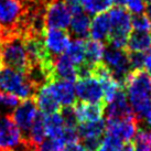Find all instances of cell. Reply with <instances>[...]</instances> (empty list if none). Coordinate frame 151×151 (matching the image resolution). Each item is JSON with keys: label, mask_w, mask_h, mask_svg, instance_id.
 I'll return each mask as SVG.
<instances>
[{"label": "cell", "mask_w": 151, "mask_h": 151, "mask_svg": "<svg viewBox=\"0 0 151 151\" xmlns=\"http://www.w3.org/2000/svg\"><path fill=\"white\" fill-rule=\"evenodd\" d=\"M122 86L136 117L147 118L151 115V78L145 70H131L122 80Z\"/></svg>", "instance_id": "1"}, {"label": "cell", "mask_w": 151, "mask_h": 151, "mask_svg": "<svg viewBox=\"0 0 151 151\" xmlns=\"http://www.w3.org/2000/svg\"><path fill=\"white\" fill-rule=\"evenodd\" d=\"M0 64L24 74L31 72L32 66L21 34H12L1 39Z\"/></svg>", "instance_id": "2"}, {"label": "cell", "mask_w": 151, "mask_h": 151, "mask_svg": "<svg viewBox=\"0 0 151 151\" xmlns=\"http://www.w3.org/2000/svg\"><path fill=\"white\" fill-rule=\"evenodd\" d=\"M38 89L39 87L31 81L28 74L0 65V92L8 93L24 101L33 97Z\"/></svg>", "instance_id": "3"}, {"label": "cell", "mask_w": 151, "mask_h": 151, "mask_svg": "<svg viewBox=\"0 0 151 151\" xmlns=\"http://www.w3.org/2000/svg\"><path fill=\"white\" fill-rule=\"evenodd\" d=\"M30 7L20 0H0V40L20 34V28Z\"/></svg>", "instance_id": "4"}, {"label": "cell", "mask_w": 151, "mask_h": 151, "mask_svg": "<svg viewBox=\"0 0 151 151\" xmlns=\"http://www.w3.org/2000/svg\"><path fill=\"white\" fill-rule=\"evenodd\" d=\"M110 21V33L107 39L109 46L126 49L127 41L132 31L131 17L126 9L115 7L108 13Z\"/></svg>", "instance_id": "5"}, {"label": "cell", "mask_w": 151, "mask_h": 151, "mask_svg": "<svg viewBox=\"0 0 151 151\" xmlns=\"http://www.w3.org/2000/svg\"><path fill=\"white\" fill-rule=\"evenodd\" d=\"M103 64L120 83L131 71L128 51L126 49H117L113 46L105 49L103 55Z\"/></svg>", "instance_id": "6"}, {"label": "cell", "mask_w": 151, "mask_h": 151, "mask_svg": "<svg viewBox=\"0 0 151 151\" xmlns=\"http://www.w3.org/2000/svg\"><path fill=\"white\" fill-rule=\"evenodd\" d=\"M76 97L81 101L89 104H104V94L101 82L95 76L80 77L76 81L75 85Z\"/></svg>", "instance_id": "7"}, {"label": "cell", "mask_w": 151, "mask_h": 151, "mask_svg": "<svg viewBox=\"0 0 151 151\" xmlns=\"http://www.w3.org/2000/svg\"><path fill=\"white\" fill-rule=\"evenodd\" d=\"M38 113L37 110V104L33 97L24 99L21 104L16 107V109L10 114L12 117L14 124L20 129L23 138L28 141L29 139V134L31 126L33 124V120L35 118V115Z\"/></svg>", "instance_id": "8"}, {"label": "cell", "mask_w": 151, "mask_h": 151, "mask_svg": "<svg viewBox=\"0 0 151 151\" xmlns=\"http://www.w3.org/2000/svg\"><path fill=\"white\" fill-rule=\"evenodd\" d=\"M138 118H127L118 120H106V134L114 136L122 142H130L138 129Z\"/></svg>", "instance_id": "9"}, {"label": "cell", "mask_w": 151, "mask_h": 151, "mask_svg": "<svg viewBox=\"0 0 151 151\" xmlns=\"http://www.w3.org/2000/svg\"><path fill=\"white\" fill-rule=\"evenodd\" d=\"M43 41L47 52L55 58L66 51L71 42V37L66 30L45 28L43 31Z\"/></svg>", "instance_id": "10"}, {"label": "cell", "mask_w": 151, "mask_h": 151, "mask_svg": "<svg viewBox=\"0 0 151 151\" xmlns=\"http://www.w3.org/2000/svg\"><path fill=\"white\" fill-rule=\"evenodd\" d=\"M132 117H136V115L129 104L126 91L122 87L115 95L113 101L107 104L106 120H118Z\"/></svg>", "instance_id": "11"}, {"label": "cell", "mask_w": 151, "mask_h": 151, "mask_svg": "<svg viewBox=\"0 0 151 151\" xmlns=\"http://www.w3.org/2000/svg\"><path fill=\"white\" fill-rule=\"evenodd\" d=\"M53 96L61 106H74L76 101L75 87L72 82L63 80H55L49 83Z\"/></svg>", "instance_id": "12"}, {"label": "cell", "mask_w": 151, "mask_h": 151, "mask_svg": "<svg viewBox=\"0 0 151 151\" xmlns=\"http://www.w3.org/2000/svg\"><path fill=\"white\" fill-rule=\"evenodd\" d=\"M78 78L76 66L65 54H61L53 59L52 82L55 80H63L74 83Z\"/></svg>", "instance_id": "13"}, {"label": "cell", "mask_w": 151, "mask_h": 151, "mask_svg": "<svg viewBox=\"0 0 151 151\" xmlns=\"http://www.w3.org/2000/svg\"><path fill=\"white\" fill-rule=\"evenodd\" d=\"M33 98L35 101L37 107H39L40 111L44 115L54 114L61 110V105L53 96L49 84H44L41 87H39Z\"/></svg>", "instance_id": "14"}, {"label": "cell", "mask_w": 151, "mask_h": 151, "mask_svg": "<svg viewBox=\"0 0 151 151\" xmlns=\"http://www.w3.org/2000/svg\"><path fill=\"white\" fill-rule=\"evenodd\" d=\"M73 108L75 111L77 124H83V122H95V120L101 119L103 115H104L105 105L76 101L75 105L73 106Z\"/></svg>", "instance_id": "15"}, {"label": "cell", "mask_w": 151, "mask_h": 151, "mask_svg": "<svg viewBox=\"0 0 151 151\" xmlns=\"http://www.w3.org/2000/svg\"><path fill=\"white\" fill-rule=\"evenodd\" d=\"M105 52V45L101 41L88 40L85 43V61L82 65L87 67L91 74L93 70L103 62V55Z\"/></svg>", "instance_id": "16"}, {"label": "cell", "mask_w": 151, "mask_h": 151, "mask_svg": "<svg viewBox=\"0 0 151 151\" xmlns=\"http://www.w3.org/2000/svg\"><path fill=\"white\" fill-rule=\"evenodd\" d=\"M110 33V21H109V16L107 13H98L94 19L91 21L89 27V33L92 40L96 41H107V39Z\"/></svg>", "instance_id": "17"}, {"label": "cell", "mask_w": 151, "mask_h": 151, "mask_svg": "<svg viewBox=\"0 0 151 151\" xmlns=\"http://www.w3.org/2000/svg\"><path fill=\"white\" fill-rule=\"evenodd\" d=\"M91 17L84 10H81L77 12L71 14V21H70V34L76 37L77 39L86 38L89 33V27H91Z\"/></svg>", "instance_id": "18"}, {"label": "cell", "mask_w": 151, "mask_h": 151, "mask_svg": "<svg viewBox=\"0 0 151 151\" xmlns=\"http://www.w3.org/2000/svg\"><path fill=\"white\" fill-rule=\"evenodd\" d=\"M150 49H151L150 32L131 31L126 45V50L128 52L145 53V52H148Z\"/></svg>", "instance_id": "19"}, {"label": "cell", "mask_w": 151, "mask_h": 151, "mask_svg": "<svg viewBox=\"0 0 151 151\" xmlns=\"http://www.w3.org/2000/svg\"><path fill=\"white\" fill-rule=\"evenodd\" d=\"M106 131V122L101 118L99 120L83 122L77 125V132L80 139H101Z\"/></svg>", "instance_id": "20"}, {"label": "cell", "mask_w": 151, "mask_h": 151, "mask_svg": "<svg viewBox=\"0 0 151 151\" xmlns=\"http://www.w3.org/2000/svg\"><path fill=\"white\" fill-rule=\"evenodd\" d=\"M44 117H45L44 114L38 111L33 120V124L31 126V129H30L28 142L33 151L45 140L46 134L45 127H44Z\"/></svg>", "instance_id": "21"}, {"label": "cell", "mask_w": 151, "mask_h": 151, "mask_svg": "<svg viewBox=\"0 0 151 151\" xmlns=\"http://www.w3.org/2000/svg\"><path fill=\"white\" fill-rule=\"evenodd\" d=\"M44 127H45L46 136L51 140L62 139V134H63L64 129V120L62 115L60 113L45 115V117H44Z\"/></svg>", "instance_id": "22"}, {"label": "cell", "mask_w": 151, "mask_h": 151, "mask_svg": "<svg viewBox=\"0 0 151 151\" xmlns=\"http://www.w3.org/2000/svg\"><path fill=\"white\" fill-rule=\"evenodd\" d=\"M85 41L84 39H77L70 42L66 49V55L76 67L81 66L85 61Z\"/></svg>", "instance_id": "23"}, {"label": "cell", "mask_w": 151, "mask_h": 151, "mask_svg": "<svg viewBox=\"0 0 151 151\" xmlns=\"http://www.w3.org/2000/svg\"><path fill=\"white\" fill-rule=\"evenodd\" d=\"M82 7L88 14H98L107 11L111 7V0H81Z\"/></svg>", "instance_id": "24"}, {"label": "cell", "mask_w": 151, "mask_h": 151, "mask_svg": "<svg viewBox=\"0 0 151 151\" xmlns=\"http://www.w3.org/2000/svg\"><path fill=\"white\" fill-rule=\"evenodd\" d=\"M134 151H151V136L145 128H138L132 138Z\"/></svg>", "instance_id": "25"}, {"label": "cell", "mask_w": 151, "mask_h": 151, "mask_svg": "<svg viewBox=\"0 0 151 151\" xmlns=\"http://www.w3.org/2000/svg\"><path fill=\"white\" fill-rule=\"evenodd\" d=\"M122 146H124V142H122L119 139L106 134L105 138L101 140V145L96 151H120Z\"/></svg>", "instance_id": "26"}, {"label": "cell", "mask_w": 151, "mask_h": 151, "mask_svg": "<svg viewBox=\"0 0 151 151\" xmlns=\"http://www.w3.org/2000/svg\"><path fill=\"white\" fill-rule=\"evenodd\" d=\"M131 27L134 31H142V32H150L151 23L146 14H134L131 18Z\"/></svg>", "instance_id": "27"}, {"label": "cell", "mask_w": 151, "mask_h": 151, "mask_svg": "<svg viewBox=\"0 0 151 151\" xmlns=\"http://www.w3.org/2000/svg\"><path fill=\"white\" fill-rule=\"evenodd\" d=\"M127 11L132 14H142L146 11V1L145 0H126Z\"/></svg>", "instance_id": "28"}, {"label": "cell", "mask_w": 151, "mask_h": 151, "mask_svg": "<svg viewBox=\"0 0 151 151\" xmlns=\"http://www.w3.org/2000/svg\"><path fill=\"white\" fill-rule=\"evenodd\" d=\"M131 70H142L145 64V53L128 52Z\"/></svg>", "instance_id": "29"}, {"label": "cell", "mask_w": 151, "mask_h": 151, "mask_svg": "<svg viewBox=\"0 0 151 151\" xmlns=\"http://www.w3.org/2000/svg\"><path fill=\"white\" fill-rule=\"evenodd\" d=\"M64 151H86L83 143L80 141H74V142H70L65 145Z\"/></svg>", "instance_id": "30"}, {"label": "cell", "mask_w": 151, "mask_h": 151, "mask_svg": "<svg viewBox=\"0 0 151 151\" xmlns=\"http://www.w3.org/2000/svg\"><path fill=\"white\" fill-rule=\"evenodd\" d=\"M143 70L147 72L149 75H151V49L148 51L147 54H145V64Z\"/></svg>", "instance_id": "31"}, {"label": "cell", "mask_w": 151, "mask_h": 151, "mask_svg": "<svg viewBox=\"0 0 151 151\" xmlns=\"http://www.w3.org/2000/svg\"><path fill=\"white\" fill-rule=\"evenodd\" d=\"M111 4L116 7L119 8H124L126 6V0H111Z\"/></svg>", "instance_id": "32"}, {"label": "cell", "mask_w": 151, "mask_h": 151, "mask_svg": "<svg viewBox=\"0 0 151 151\" xmlns=\"http://www.w3.org/2000/svg\"><path fill=\"white\" fill-rule=\"evenodd\" d=\"M120 151H134V146H132V143H130V142L125 143V145L122 146V150H120Z\"/></svg>", "instance_id": "33"}, {"label": "cell", "mask_w": 151, "mask_h": 151, "mask_svg": "<svg viewBox=\"0 0 151 151\" xmlns=\"http://www.w3.org/2000/svg\"><path fill=\"white\" fill-rule=\"evenodd\" d=\"M146 16L148 17V19H149V21H150V23H151V4H149L146 7Z\"/></svg>", "instance_id": "34"}, {"label": "cell", "mask_w": 151, "mask_h": 151, "mask_svg": "<svg viewBox=\"0 0 151 151\" xmlns=\"http://www.w3.org/2000/svg\"><path fill=\"white\" fill-rule=\"evenodd\" d=\"M147 122H149V124H151V115H150V116H149V117L147 118Z\"/></svg>", "instance_id": "35"}, {"label": "cell", "mask_w": 151, "mask_h": 151, "mask_svg": "<svg viewBox=\"0 0 151 151\" xmlns=\"http://www.w3.org/2000/svg\"><path fill=\"white\" fill-rule=\"evenodd\" d=\"M146 2H148V4H151V0H145Z\"/></svg>", "instance_id": "36"}, {"label": "cell", "mask_w": 151, "mask_h": 151, "mask_svg": "<svg viewBox=\"0 0 151 151\" xmlns=\"http://www.w3.org/2000/svg\"><path fill=\"white\" fill-rule=\"evenodd\" d=\"M150 125H151V124H150ZM149 134H150V136H151V127H150V132H149Z\"/></svg>", "instance_id": "37"}]
</instances>
